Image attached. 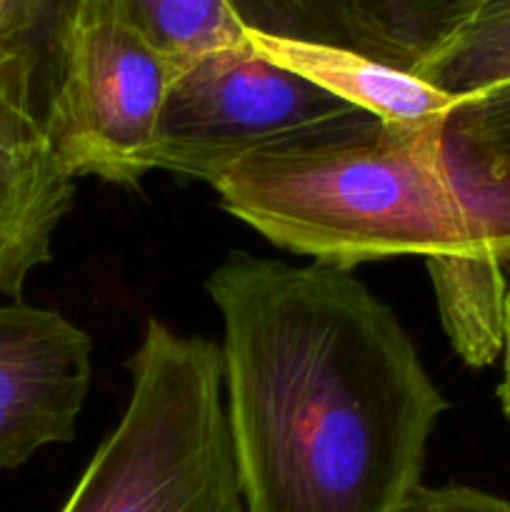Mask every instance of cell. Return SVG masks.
Instances as JSON below:
<instances>
[{
    "mask_svg": "<svg viewBox=\"0 0 510 512\" xmlns=\"http://www.w3.org/2000/svg\"><path fill=\"white\" fill-rule=\"evenodd\" d=\"M143 33L188 68L218 50L248 43V23L238 0H128Z\"/></svg>",
    "mask_w": 510,
    "mask_h": 512,
    "instance_id": "12",
    "label": "cell"
},
{
    "mask_svg": "<svg viewBox=\"0 0 510 512\" xmlns=\"http://www.w3.org/2000/svg\"><path fill=\"white\" fill-rule=\"evenodd\" d=\"M268 33L343 45L415 70L445 38L443 0H295Z\"/></svg>",
    "mask_w": 510,
    "mask_h": 512,
    "instance_id": "9",
    "label": "cell"
},
{
    "mask_svg": "<svg viewBox=\"0 0 510 512\" xmlns=\"http://www.w3.org/2000/svg\"><path fill=\"white\" fill-rule=\"evenodd\" d=\"M248 40L265 60L310 80L325 93L375 115L383 123H443L458 103L418 75L343 45L288 38L250 25Z\"/></svg>",
    "mask_w": 510,
    "mask_h": 512,
    "instance_id": "8",
    "label": "cell"
},
{
    "mask_svg": "<svg viewBox=\"0 0 510 512\" xmlns=\"http://www.w3.org/2000/svg\"><path fill=\"white\" fill-rule=\"evenodd\" d=\"M505 265L510 268V250L508 255H505ZM505 380L503 385H500V403H503V410L505 415H508L510 420V288H508V310H505Z\"/></svg>",
    "mask_w": 510,
    "mask_h": 512,
    "instance_id": "15",
    "label": "cell"
},
{
    "mask_svg": "<svg viewBox=\"0 0 510 512\" xmlns=\"http://www.w3.org/2000/svg\"><path fill=\"white\" fill-rule=\"evenodd\" d=\"M443 123L373 120L338 138L265 150L225 170L213 188L230 215L270 243L330 268L403 255L428 265L503 258L450 175Z\"/></svg>",
    "mask_w": 510,
    "mask_h": 512,
    "instance_id": "2",
    "label": "cell"
},
{
    "mask_svg": "<svg viewBox=\"0 0 510 512\" xmlns=\"http://www.w3.org/2000/svg\"><path fill=\"white\" fill-rule=\"evenodd\" d=\"M445 38L415 70L463 100L510 80V0H443Z\"/></svg>",
    "mask_w": 510,
    "mask_h": 512,
    "instance_id": "11",
    "label": "cell"
},
{
    "mask_svg": "<svg viewBox=\"0 0 510 512\" xmlns=\"http://www.w3.org/2000/svg\"><path fill=\"white\" fill-rule=\"evenodd\" d=\"M403 512H510V500L465 485H420Z\"/></svg>",
    "mask_w": 510,
    "mask_h": 512,
    "instance_id": "13",
    "label": "cell"
},
{
    "mask_svg": "<svg viewBox=\"0 0 510 512\" xmlns=\"http://www.w3.org/2000/svg\"><path fill=\"white\" fill-rule=\"evenodd\" d=\"M443 150L470 208L510 250V80L455 103L443 123Z\"/></svg>",
    "mask_w": 510,
    "mask_h": 512,
    "instance_id": "10",
    "label": "cell"
},
{
    "mask_svg": "<svg viewBox=\"0 0 510 512\" xmlns=\"http://www.w3.org/2000/svg\"><path fill=\"white\" fill-rule=\"evenodd\" d=\"M90 358V335L55 310L0 305V470L75 438Z\"/></svg>",
    "mask_w": 510,
    "mask_h": 512,
    "instance_id": "6",
    "label": "cell"
},
{
    "mask_svg": "<svg viewBox=\"0 0 510 512\" xmlns=\"http://www.w3.org/2000/svg\"><path fill=\"white\" fill-rule=\"evenodd\" d=\"M373 120L265 60L248 40L183 68L160 115L155 168L213 185L250 155L338 138Z\"/></svg>",
    "mask_w": 510,
    "mask_h": 512,
    "instance_id": "5",
    "label": "cell"
},
{
    "mask_svg": "<svg viewBox=\"0 0 510 512\" xmlns=\"http://www.w3.org/2000/svg\"><path fill=\"white\" fill-rule=\"evenodd\" d=\"M208 293L248 512H403L448 403L393 310L353 270L243 250Z\"/></svg>",
    "mask_w": 510,
    "mask_h": 512,
    "instance_id": "1",
    "label": "cell"
},
{
    "mask_svg": "<svg viewBox=\"0 0 510 512\" xmlns=\"http://www.w3.org/2000/svg\"><path fill=\"white\" fill-rule=\"evenodd\" d=\"M20 8L28 15L30 25L43 35L50 43V48L55 45V33H58L60 15H63L65 5H60V0H20Z\"/></svg>",
    "mask_w": 510,
    "mask_h": 512,
    "instance_id": "14",
    "label": "cell"
},
{
    "mask_svg": "<svg viewBox=\"0 0 510 512\" xmlns=\"http://www.w3.org/2000/svg\"><path fill=\"white\" fill-rule=\"evenodd\" d=\"M183 73L128 0H68L50 63L45 125L73 178L135 185L155 170L160 115Z\"/></svg>",
    "mask_w": 510,
    "mask_h": 512,
    "instance_id": "4",
    "label": "cell"
},
{
    "mask_svg": "<svg viewBox=\"0 0 510 512\" xmlns=\"http://www.w3.org/2000/svg\"><path fill=\"white\" fill-rule=\"evenodd\" d=\"M73 200L75 178L45 125V85L0 75V295L18 300L30 273L50 263Z\"/></svg>",
    "mask_w": 510,
    "mask_h": 512,
    "instance_id": "7",
    "label": "cell"
},
{
    "mask_svg": "<svg viewBox=\"0 0 510 512\" xmlns=\"http://www.w3.org/2000/svg\"><path fill=\"white\" fill-rule=\"evenodd\" d=\"M128 408L60 512H243L223 350L150 318Z\"/></svg>",
    "mask_w": 510,
    "mask_h": 512,
    "instance_id": "3",
    "label": "cell"
}]
</instances>
